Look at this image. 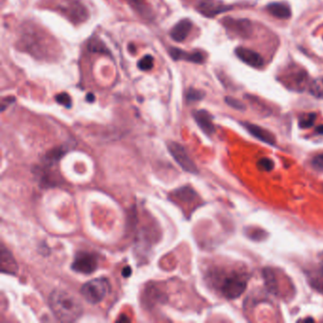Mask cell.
<instances>
[{
  "instance_id": "cell-1",
  "label": "cell",
  "mask_w": 323,
  "mask_h": 323,
  "mask_svg": "<svg viewBox=\"0 0 323 323\" xmlns=\"http://www.w3.org/2000/svg\"><path fill=\"white\" fill-rule=\"evenodd\" d=\"M51 312L60 321L73 322L83 314V305L75 295L67 290H53L49 298Z\"/></svg>"
},
{
  "instance_id": "cell-2",
  "label": "cell",
  "mask_w": 323,
  "mask_h": 323,
  "mask_svg": "<svg viewBox=\"0 0 323 323\" xmlns=\"http://www.w3.org/2000/svg\"><path fill=\"white\" fill-rule=\"evenodd\" d=\"M110 289V283L106 278H98L85 282L81 288V295L87 302L97 304L106 297Z\"/></svg>"
},
{
  "instance_id": "cell-3",
  "label": "cell",
  "mask_w": 323,
  "mask_h": 323,
  "mask_svg": "<svg viewBox=\"0 0 323 323\" xmlns=\"http://www.w3.org/2000/svg\"><path fill=\"white\" fill-rule=\"evenodd\" d=\"M247 286V274L233 271L225 277V279L222 281L220 290L226 298L234 299L239 298L245 292Z\"/></svg>"
},
{
  "instance_id": "cell-4",
  "label": "cell",
  "mask_w": 323,
  "mask_h": 323,
  "mask_svg": "<svg viewBox=\"0 0 323 323\" xmlns=\"http://www.w3.org/2000/svg\"><path fill=\"white\" fill-rule=\"evenodd\" d=\"M99 261L98 257L91 252L82 251L78 252L74 260L71 264V268L75 272L82 273V274H91L95 272V270L98 268Z\"/></svg>"
},
{
  "instance_id": "cell-5",
  "label": "cell",
  "mask_w": 323,
  "mask_h": 323,
  "mask_svg": "<svg viewBox=\"0 0 323 323\" xmlns=\"http://www.w3.org/2000/svg\"><path fill=\"white\" fill-rule=\"evenodd\" d=\"M168 149L175 160L179 163L183 170L192 174H197L198 169L195 162L192 160L190 155L188 154L186 149L177 142L168 143Z\"/></svg>"
},
{
  "instance_id": "cell-6",
  "label": "cell",
  "mask_w": 323,
  "mask_h": 323,
  "mask_svg": "<svg viewBox=\"0 0 323 323\" xmlns=\"http://www.w3.org/2000/svg\"><path fill=\"white\" fill-rule=\"evenodd\" d=\"M223 23L229 32L240 38L247 39L251 36L253 32L252 24L248 19H233L227 17L224 19Z\"/></svg>"
},
{
  "instance_id": "cell-7",
  "label": "cell",
  "mask_w": 323,
  "mask_h": 323,
  "mask_svg": "<svg viewBox=\"0 0 323 323\" xmlns=\"http://www.w3.org/2000/svg\"><path fill=\"white\" fill-rule=\"evenodd\" d=\"M197 10L206 17H214L232 10V7L217 0H199Z\"/></svg>"
},
{
  "instance_id": "cell-8",
  "label": "cell",
  "mask_w": 323,
  "mask_h": 323,
  "mask_svg": "<svg viewBox=\"0 0 323 323\" xmlns=\"http://www.w3.org/2000/svg\"><path fill=\"white\" fill-rule=\"evenodd\" d=\"M235 54L239 59L251 68L260 69L264 67V62L263 57L256 51L244 47H238L235 50Z\"/></svg>"
},
{
  "instance_id": "cell-9",
  "label": "cell",
  "mask_w": 323,
  "mask_h": 323,
  "mask_svg": "<svg viewBox=\"0 0 323 323\" xmlns=\"http://www.w3.org/2000/svg\"><path fill=\"white\" fill-rule=\"evenodd\" d=\"M242 124L252 136H255L259 140L263 141L266 144L273 145V146L276 145V137L268 130L249 122H243Z\"/></svg>"
},
{
  "instance_id": "cell-10",
  "label": "cell",
  "mask_w": 323,
  "mask_h": 323,
  "mask_svg": "<svg viewBox=\"0 0 323 323\" xmlns=\"http://www.w3.org/2000/svg\"><path fill=\"white\" fill-rule=\"evenodd\" d=\"M171 57L176 61L179 60H184L191 63L195 64H203L205 62V56L201 52H187V51H181L177 48H171L169 50Z\"/></svg>"
},
{
  "instance_id": "cell-11",
  "label": "cell",
  "mask_w": 323,
  "mask_h": 323,
  "mask_svg": "<svg viewBox=\"0 0 323 323\" xmlns=\"http://www.w3.org/2000/svg\"><path fill=\"white\" fill-rule=\"evenodd\" d=\"M194 117L196 123L201 128L206 135H213L215 127L213 122V116L206 110H197L194 112Z\"/></svg>"
},
{
  "instance_id": "cell-12",
  "label": "cell",
  "mask_w": 323,
  "mask_h": 323,
  "mask_svg": "<svg viewBox=\"0 0 323 323\" xmlns=\"http://www.w3.org/2000/svg\"><path fill=\"white\" fill-rule=\"evenodd\" d=\"M193 28V23L189 19H183L180 20L177 25L175 26L172 31L170 35L172 39L176 42H183L191 33Z\"/></svg>"
},
{
  "instance_id": "cell-13",
  "label": "cell",
  "mask_w": 323,
  "mask_h": 323,
  "mask_svg": "<svg viewBox=\"0 0 323 323\" xmlns=\"http://www.w3.org/2000/svg\"><path fill=\"white\" fill-rule=\"evenodd\" d=\"M267 12L274 17L279 19H289L291 17V9L289 5L283 2H273L266 6Z\"/></svg>"
},
{
  "instance_id": "cell-14",
  "label": "cell",
  "mask_w": 323,
  "mask_h": 323,
  "mask_svg": "<svg viewBox=\"0 0 323 323\" xmlns=\"http://www.w3.org/2000/svg\"><path fill=\"white\" fill-rule=\"evenodd\" d=\"M307 279L312 288L323 294V266L308 271Z\"/></svg>"
},
{
  "instance_id": "cell-15",
  "label": "cell",
  "mask_w": 323,
  "mask_h": 323,
  "mask_svg": "<svg viewBox=\"0 0 323 323\" xmlns=\"http://www.w3.org/2000/svg\"><path fill=\"white\" fill-rule=\"evenodd\" d=\"M1 269L9 274H15L17 270V262L4 247L1 249Z\"/></svg>"
},
{
  "instance_id": "cell-16",
  "label": "cell",
  "mask_w": 323,
  "mask_h": 323,
  "mask_svg": "<svg viewBox=\"0 0 323 323\" xmlns=\"http://www.w3.org/2000/svg\"><path fill=\"white\" fill-rule=\"evenodd\" d=\"M66 11L68 12V17L74 18L76 22L85 20V17H87L85 9L81 3L79 2H71L68 3V6L66 7Z\"/></svg>"
},
{
  "instance_id": "cell-17",
  "label": "cell",
  "mask_w": 323,
  "mask_h": 323,
  "mask_svg": "<svg viewBox=\"0 0 323 323\" xmlns=\"http://www.w3.org/2000/svg\"><path fill=\"white\" fill-rule=\"evenodd\" d=\"M309 91L315 98L323 99V77L316 78L312 82L309 87Z\"/></svg>"
},
{
  "instance_id": "cell-18",
  "label": "cell",
  "mask_w": 323,
  "mask_h": 323,
  "mask_svg": "<svg viewBox=\"0 0 323 323\" xmlns=\"http://www.w3.org/2000/svg\"><path fill=\"white\" fill-rule=\"evenodd\" d=\"M315 118H316V115L315 113L302 114L298 118V126L302 129L312 127L315 123Z\"/></svg>"
},
{
  "instance_id": "cell-19",
  "label": "cell",
  "mask_w": 323,
  "mask_h": 323,
  "mask_svg": "<svg viewBox=\"0 0 323 323\" xmlns=\"http://www.w3.org/2000/svg\"><path fill=\"white\" fill-rule=\"evenodd\" d=\"M205 97V93L201 90L198 89H195V88H190V90L188 91L187 93V100L188 102H199L201 101Z\"/></svg>"
},
{
  "instance_id": "cell-20",
  "label": "cell",
  "mask_w": 323,
  "mask_h": 323,
  "mask_svg": "<svg viewBox=\"0 0 323 323\" xmlns=\"http://www.w3.org/2000/svg\"><path fill=\"white\" fill-rule=\"evenodd\" d=\"M225 102L230 105V107L236 109V110L244 111L247 109L246 104L241 101H239L237 99L233 98V97H226L225 98Z\"/></svg>"
},
{
  "instance_id": "cell-21",
  "label": "cell",
  "mask_w": 323,
  "mask_h": 323,
  "mask_svg": "<svg viewBox=\"0 0 323 323\" xmlns=\"http://www.w3.org/2000/svg\"><path fill=\"white\" fill-rule=\"evenodd\" d=\"M153 58L151 55H146L137 64V68L142 71H148L153 68Z\"/></svg>"
},
{
  "instance_id": "cell-22",
  "label": "cell",
  "mask_w": 323,
  "mask_h": 323,
  "mask_svg": "<svg viewBox=\"0 0 323 323\" xmlns=\"http://www.w3.org/2000/svg\"><path fill=\"white\" fill-rule=\"evenodd\" d=\"M258 168L261 171H265V172H270L274 169L275 167V163L273 162L272 159L267 158V157H264L261 158L258 163H257Z\"/></svg>"
},
{
  "instance_id": "cell-23",
  "label": "cell",
  "mask_w": 323,
  "mask_h": 323,
  "mask_svg": "<svg viewBox=\"0 0 323 323\" xmlns=\"http://www.w3.org/2000/svg\"><path fill=\"white\" fill-rule=\"evenodd\" d=\"M66 149L63 148H58V149H53L50 153L47 154V160L50 162H58L60 158L62 157V155L66 153Z\"/></svg>"
},
{
  "instance_id": "cell-24",
  "label": "cell",
  "mask_w": 323,
  "mask_h": 323,
  "mask_svg": "<svg viewBox=\"0 0 323 323\" xmlns=\"http://www.w3.org/2000/svg\"><path fill=\"white\" fill-rule=\"evenodd\" d=\"M55 100H56V102H58V103L64 105L67 108H70L71 105H72V101H71L70 96L68 93H65V92L56 95Z\"/></svg>"
},
{
  "instance_id": "cell-25",
  "label": "cell",
  "mask_w": 323,
  "mask_h": 323,
  "mask_svg": "<svg viewBox=\"0 0 323 323\" xmlns=\"http://www.w3.org/2000/svg\"><path fill=\"white\" fill-rule=\"evenodd\" d=\"M88 50L92 52H105L104 45L99 39H92L88 44Z\"/></svg>"
},
{
  "instance_id": "cell-26",
  "label": "cell",
  "mask_w": 323,
  "mask_h": 323,
  "mask_svg": "<svg viewBox=\"0 0 323 323\" xmlns=\"http://www.w3.org/2000/svg\"><path fill=\"white\" fill-rule=\"evenodd\" d=\"M312 165L315 170L323 172V153H318L314 156L312 160Z\"/></svg>"
},
{
  "instance_id": "cell-27",
  "label": "cell",
  "mask_w": 323,
  "mask_h": 323,
  "mask_svg": "<svg viewBox=\"0 0 323 323\" xmlns=\"http://www.w3.org/2000/svg\"><path fill=\"white\" fill-rule=\"evenodd\" d=\"M16 101L15 98H6V99H3L2 100V103H1V110L4 111V109L8 106L10 103L14 102Z\"/></svg>"
},
{
  "instance_id": "cell-28",
  "label": "cell",
  "mask_w": 323,
  "mask_h": 323,
  "mask_svg": "<svg viewBox=\"0 0 323 323\" xmlns=\"http://www.w3.org/2000/svg\"><path fill=\"white\" fill-rule=\"evenodd\" d=\"M121 274H122V276L124 277V278H128L129 276H131V274H132V269H131V267L130 266H125V267H123V269H122V271H121Z\"/></svg>"
},
{
  "instance_id": "cell-29",
  "label": "cell",
  "mask_w": 323,
  "mask_h": 323,
  "mask_svg": "<svg viewBox=\"0 0 323 323\" xmlns=\"http://www.w3.org/2000/svg\"><path fill=\"white\" fill-rule=\"evenodd\" d=\"M135 5H136V7L137 8L139 9V10H144L143 9V7H144V1L143 0H131Z\"/></svg>"
},
{
  "instance_id": "cell-30",
  "label": "cell",
  "mask_w": 323,
  "mask_h": 323,
  "mask_svg": "<svg viewBox=\"0 0 323 323\" xmlns=\"http://www.w3.org/2000/svg\"><path fill=\"white\" fill-rule=\"evenodd\" d=\"M86 100H87V102H93L94 100H95V96H94L93 94H87V96H86Z\"/></svg>"
},
{
  "instance_id": "cell-31",
  "label": "cell",
  "mask_w": 323,
  "mask_h": 323,
  "mask_svg": "<svg viewBox=\"0 0 323 323\" xmlns=\"http://www.w3.org/2000/svg\"><path fill=\"white\" fill-rule=\"evenodd\" d=\"M315 132H316L317 134L323 135V125H320V126H318V127L316 128V129H315Z\"/></svg>"
}]
</instances>
